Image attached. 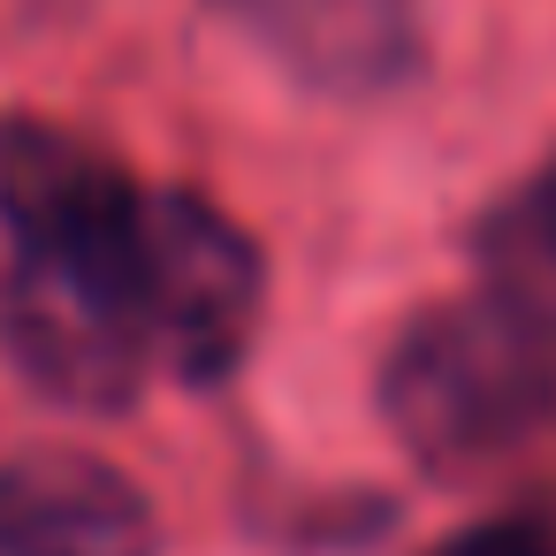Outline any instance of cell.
Segmentation results:
<instances>
[{"mask_svg":"<svg viewBox=\"0 0 556 556\" xmlns=\"http://www.w3.org/2000/svg\"><path fill=\"white\" fill-rule=\"evenodd\" d=\"M0 229L9 366L70 412L138 404L161 366L146 320V184L62 123L0 115Z\"/></svg>","mask_w":556,"mask_h":556,"instance_id":"cell-1","label":"cell"},{"mask_svg":"<svg viewBox=\"0 0 556 556\" xmlns=\"http://www.w3.org/2000/svg\"><path fill=\"white\" fill-rule=\"evenodd\" d=\"M556 412V336L495 290L427 305L381 358V419L427 472H480Z\"/></svg>","mask_w":556,"mask_h":556,"instance_id":"cell-2","label":"cell"},{"mask_svg":"<svg viewBox=\"0 0 556 556\" xmlns=\"http://www.w3.org/2000/svg\"><path fill=\"white\" fill-rule=\"evenodd\" d=\"M267 313V260L199 191H146V320L176 381L214 389L244 366Z\"/></svg>","mask_w":556,"mask_h":556,"instance_id":"cell-3","label":"cell"},{"mask_svg":"<svg viewBox=\"0 0 556 556\" xmlns=\"http://www.w3.org/2000/svg\"><path fill=\"white\" fill-rule=\"evenodd\" d=\"M161 526L146 488L70 442L0 457V556H153Z\"/></svg>","mask_w":556,"mask_h":556,"instance_id":"cell-4","label":"cell"},{"mask_svg":"<svg viewBox=\"0 0 556 556\" xmlns=\"http://www.w3.org/2000/svg\"><path fill=\"white\" fill-rule=\"evenodd\" d=\"M222 9L298 85H313L328 100L396 92L427 54L419 0H222Z\"/></svg>","mask_w":556,"mask_h":556,"instance_id":"cell-5","label":"cell"},{"mask_svg":"<svg viewBox=\"0 0 556 556\" xmlns=\"http://www.w3.org/2000/svg\"><path fill=\"white\" fill-rule=\"evenodd\" d=\"M472 267L480 290H495L503 305L556 336V153L472 222Z\"/></svg>","mask_w":556,"mask_h":556,"instance_id":"cell-6","label":"cell"},{"mask_svg":"<svg viewBox=\"0 0 556 556\" xmlns=\"http://www.w3.org/2000/svg\"><path fill=\"white\" fill-rule=\"evenodd\" d=\"M427 556H556V526L548 518H480V526L434 541Z\"/></svg>","mask_w":556,"mask_h":556,"instance_id":"cell-7","label":"cell"}]
</instances>
